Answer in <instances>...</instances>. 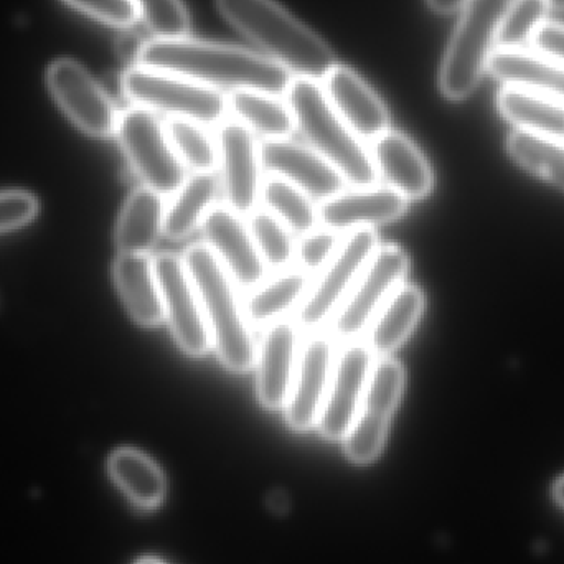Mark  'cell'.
<instances>
[{"instance_id":"1","label":"cell","mask_w":564,"mask_h":564,"mask_svg":"<svg viewBox=\"0 0 564 564\" xmlns=\"http://www.w3.org/2000/svg\"><path fill=\"white\" fill-rule=\"evenodd\" d=\"M135 65L175 73L210 88L288 95L294 76L274 59L241 46L181 36L145 40Z\"/></svg>"},{"instance_id":"2","label":"cell","mask_w":564,"mask_h":564,"mask_svg":"<svg viewBox=\"0 0 564 564\" xmlns=\"http://www.w3.org/2000/svg\"><path fill=\"white\" fill-rule=\"evenodd\" d=\"M217 7L228 23L294 78L322 82L337 65L325 40L276 0H217Z\"/></svg>"},{"instance_id":"3","label":"cell","mask_w":564,"mask_h":564,"mask_svg":"<svg viewBox=\"0 0 564 564\" xmlns=\"http://www.w3.org/2000/svg\"><path fill=\"white\" fill-rule=\"evenodd\" d=\"M182 258L204 308L212 348L228 370L250 371L257 365L258 347L237 284L205 243L188 248Z\"/></svg>"},{"instance_id":"4","label":"cell","mask_w":564,"mask_h":564,"mask_svg":"<svg viewBox=\"0 0 564 564\" xmlns=\"http://www.w3.org/2000/svg\"><path fill=\"white\" fill-rule=\"evenodd\" d=\"M285 96L294 115L295 129L308 148L330 162L351 187L377 184L370 151L332 108L321 82L294 78Z\"/></svg>"},{"instance_id":"5","label":"cell","mask_w":564,"mask_h":564,"mask_svg":"<svg viewBox=\"0 0 564 564\" xmlns=\"http://www.w3.org/2000/svg\"><path fill=\"white\" fill-rule=\"evenodd\" d=\"M512 0H466L440 68V88L451 101L473 95L487 72L500 23Z\"/></svg>"},{"instance_id":"6","label":"cell","mask_w":564,"mask_h":564,"mask_svg":"<svg viewBox=\"0 0 564 564\" xmlns=\"http://www.w3.org/2000/svg\"><path fill=\"white\" fill-rule=\"evenodd\" d=\"M121 88L132 106L169 119L220 126L227 119V95L175 73L134 65L124 72Z\"/></svg>"},{"instance_id":"7","label":"cell","mask_w":564,"mask_h":564,"mask_svg":"<svg viewBox=\"0 0 564 564\" xmlns=\"http://www.w3.org/2000/svg\"><path fill=\"white\" fill-rule=\"evenodd\" d=\"M122 151L144 187L172 197L187 178V169L172 148L165 122L148 109H126L119 116L118 131Z\"/></svg>"},{"instance_id":"8","label":"cell","mask_w":564,"mask_h":564,"mask_svg":"<svg viewBox=\"0 0 564 564\" xmlns=\"http://www.w3.org/2000/svg\"><path fill=\"white\" fill-rule=\"evenodd\" d=\"M408 270L410 258L400 247L384 245L378 248L350 294L332 317V338L348 344L367 332L391 294L404 284Z\"/></svg>"},{"instance_id":"9","label":"cell","mask_w":564,"mask_h":564,"mask_svg":"<svg viewBox=\"0 0 564 564\" xmlns=\"http://www.w3.org/2000/svg\"><path fill=\"white\" fill-rule=\"evenodd\" d=\"M378 248L380 243L375 230L350 231L341 240L337 253L297 307L295 325L299 330L315 332L332 321Z\"/></svg>"},{"instance_id":"10","label":"cell","mask_w":564,"mask_h":564,"mask_svg":"<svg viewBox=\"0 0 564 564\" xmlns=\"http://www.w3.org/2000/svg\"><path fill=\"white\" fill-rule=\"evenodd\" d=\"M403 390V367L393 358H377L357 417L341 441L355 464H370L380 456Z\"/></svg>"},{"instance_id":"11","label":"cell","mask_w":564,"mask_h":564,"mask_svg":"<svg viewBox=\"0 0 564 564\" xmlns=\"http://www.w3.org/2000/svg\"><path fill=\"white\" fill-rule=\"evenodd\" d=\"M154 267L165 321L175 341L192 357L207 355L212 350L210 332L184 258L162 253L154 258Z\"/></svg>"},{"instance_id":"12","label":"cell","mask_w":564,"mask_h":564,"mask_svg":"<svg viewBox=\"0 0 564 564\" xmlns=\"http://www.w3.org/2000/svg\"><path fill=\"white\" fill-rule=\"evenodd\" d=\"M218 167L227 207L250 217L260 204L263 167L257 135L235 119L218 126Z\"/></svg>"},{"instance_id":"13","label":"cell","mask_w":564,"mask_h":564,"mask_svg":"<svg viewBox=\"0 0 564 564\" xmlns=\"http://www.w3.org/2000/svg\"><path fill=\"white\" fill-rule=\"evenodd\" d=\"M48 86L59 108L83 132L95 138L116 134L121 112L82 65L72 59L53 63Z\"/></svg>"},{"instance_id":"14","label":"cell","mask_w":564,"mask_h":564,"mask_svg":"<svg viewBox=\"0 0 564 564\" xmlns=\"http://www.w3.org/2000/svg\"><path fill=\"white\" fill-rule=\"evenodd\" d=\"M375 360L377 357L370 347L357 340L345 344L335 357L330 383L315 426L327 440L344 441L350 431Z\"/></svg>"},{"instance_id":"15","label":"cell","mask_w":564,"mask_h":564,"mask_svg":"<svg viewBox=\"0 0 564 564\" xmlns=\"http://www.w3.org/2000/svg\"><path fill=\"white\" fill-rule=\"evenodd\" d=\"M200 230L205 245L220 261L237 288L251 291L264 281L268 268L241 215L227 205L217 204L202 221Z\"/></svg>"},{"instance_id":"16","label":"cell","mask_w":564,"mask_h":564,"mask_svg":"<svg viewBox=\"0 0 564 564\" xmlns=\"http://www.w3.org/2000/svg\"><path fill=\"white\" fill-rule=\"evenodd\" d=\"M261 167L268 175L284 178L315 202L328 200L347 187L340 172L321 154L291 139L260 142Z\"/></svg>"},{"instance_id":"17","label":"cell","mask_w":564,"mask_h":564,"mask_svg":"<svg viewBox=\"0 0 564 564\" xmlns=\"http://www.w3.org/2000/svg\"><path fill=\"white\" fill-rule=\"evenodd\" d=\"M335 361L334 338L315 334L299 351L297 368L284 406L285 421L295 431L317 426Z\"/></svg>"},{"instance_id":"18","label":"cell","mask_w":564,"mask_h":564,"mask_svg":"<svg viewBox=\"0 0 564 564\" xmlns=\"http://www.w3.org/2000/svg\"><path fill=\"white\" fill-rule=\"evenodd\" d=\"M322 82L332 108L361 141L375 142L390 131L387 106L355 69L337 63Z\"/></svg>"},{"instance_id":"19","label":"cell","mask_w":564,"mask_h":564,"mask_svg":"<svg viewBox=\"0 0 564 564\" xmlns=\"http://www.w3.org/2000/svg\"><path fill=\"white\" fill-rule=\"evenodd\" d=\"M410 202L390 187L345 188L340 194L318 205V224L328 230H373L390 224L408 210Z\"/></svg>"},{"instance_id":"20","label":"cell","mask_w":564,"mask_h":564,"mask_svg":"<svg viewBox=\"0 0 564 564\" xmlns=\"http://www.w3.org/2000/svg\"><path fill=\"white\" fill-rule=\"evenodd\" d=\"M299 360V328L282 321L267 328L258 347V397L268 410H282L288 403Z\"/></svg>"},{"instance_id":"21","label":"cell","mask_w":564,"mask_h":564,"mask_svg":"<svg viewBox=\"0 0 564 564\" xmlns=\"http://www.w3.org/2000/svg\"><path fill=\"white\" fill-rule=\"evenodd\" d=\"M378 177L408 202L420 200L433 188V171L417 145L397 131L373 142L370 151Z\"/></svg>"},{"instance_id":"22","label":"cell","mask_w":564,"mask_h":564,"mask_svg":"<svg viewBox=\"0 0 564 564\" xmlns=\"http://www.w3.org/2000/svg\"><path fill=\"white\" fill-rule=\"evenodd\" d=\"M487 72L506 83L532 89L564 105V65L532 48H496Z\"/></svg>"},{"instance_id":"23","label":"cell","mask_w":564,"mask_h":564,"mask_svg":"<svg viewBox=\"0 0 564 564\" xmlns=\"http://www.w3.org/2000/svg\"><path fill=\"white\" fill-rule=\"evenodd\" d=\"M115 281L129 314L144 327L164 321L161 288L154 260L149 254H119L115 261Z\"/></svg>"},{"instance_id":"24","label":"cell","mask_w":564,"mask_h":564,"mask_svg":"<svg viewBox=\"0 0 564 564\" xmlns=\"http://www.w3.org/2000/svg\"><path fill=\"white\" fill-rule=\"evenodd\" d=\"M165 210L167 202L164 195L148 187L132 192L116 227L119 254L151 253L164 234Z\"/></svg>"},{"instance_id":"25","label":"cell","mask_w":564,"mask_h":564,"mask_svg":"<svg viewBox=\"0 0 564 564\" xmlns=\"http://www.w3.org/2000/svg\"><path fill=\"white\" fill-rule=\"evenodd\" d=\"M424 308V294L413 284H403L388 299L367 328L365 344L375 357L393 354L416 327Z\"/></svg>"},{"instance_id":"26","label":"cell","mask_w":564,"mask_h":564,"mask_svg":"<svg viewBox=\"0 0 564 564\" xmlns=\"http://www.w3.org/2000/svg\"><path fill=\"white\" fill-rule=\"evenodd\" d=\"M497 106L517 131L564 141L563 102L532 89L506 85L497 96Z\"/></svg>"},{"instance_id":"27","label":"cell","mask_w":564,"mask_h":564,"mask_svg":"<svg viewBox=\"0 0 564 564\" xmlns=\"http://www.w3.org/2000/svg\"><path fill=\"white\" fill-rule=\"evenodd\" d=\"M228 112L254 135L264 141L291 139L295 119L288 99L263 91H231L227 95Z\"/></svg>"},{"instance_id":"28","label":"cell","mask_w":564,"mask_h":564,"mask_svg":"<svg viewBox=\"0 0 564 564\" xmlns=\"http://www.w3.org/2000/svg\"><path fill=\"white\" fill-rule=\"evenodd\" d=\"M220 182L215 174H192L182 187L172 195L165 210L164 235L169 240H185L191 237L208 212L217 205Z\"/></svg>"},{"instance_id":"29","label":"cell","mask_w":564,"mask_h":564,"mask_svg":"<svg viewBox=\"0 0 564 564\" xmlns=\"http://www.w3.org/2000/svg\"><path fill=\"white\" fill-rule=\"evenodd\" d=\"M311 288L304 271H284L280 276L263 281L251 289L245 301V314L251 327L268 328L299 307Z\"/></svg>"},{"instance_id":"30","label":"cell","mask_w":564,"mask_h":564,"mask_svg":"<svg viewBox=\"0 0 564 564\" xmlns=\"http://www.w3.org/2000/svg\"><path fill=\"white\" fill-rule=\"evenodd\" d=\"M109 474L122 492L141 509H154L165 496V479L154 460L135 449L116 451Z\"/></svg>"},{"instance_id":"31","label":"cell","mask_w":564,"mask_h":564,"mask_svg":"<svg viewBox=\"0 0 564 564\" xmlns=\"http://www.w3.org/2000/svg\"><path fill=\"white\" fill-rule=\"evenodd\" d=\"M260 202L292 235H305L318 225V207L314 198L284 178L268 175L261 185Z\"/></svg>"},{"instance_id":"32","label":"cell","mask_w":564,"mask_h":564,"mask_svg":"<svg viewBox=\"0 0 564 564\" xmlns=\"http://www.w3.org/2000/svg\"><path fill=\"white\" fill-rule=\"evenodd\" d=\"M507 149L523 169L564 191V141L516 131Z\"/></svg>"},{"instance_id":"33","label":"cell","mask_w":564,"mask_h":564,"mask_svg":"<svg viewBox=\"0 0 564 564\" xmlns=\"http://www.w3.org/2000/svg\"><path fill=\"white\" fill-rule=\"evenodd\" d=\"M165 129L172 148L187 171L214 174L218 167V145L205 126L185 119H169Z\"/></svg>"},{"instance_id":"34","label":"cell","mask_w":564,"mask_h":564,"mask_svg":"<svg viewBox=\"0 0 564 564\" xmlns=\"http://www.w3.org/2000/svg\"><path fill=\"white\" fill-rule=\"evenodd\" d=\"M248 228L268 270L284 271L292 263L295 257L292 234L273 214L264 208H257L250 215Z\"/></svg>"},{"instance_id":"35","label":"cell","mask_w":564,"mask_h":564,"mask_svg":"<svg viewBox=\"0 0 564 564\" xmlns=\"http://www.w3.org/2000/svg\"><path fill=\"white\" fill-rule=\"evenodd\" d=\"M549 12V0H512L500 23L496 48H525Z\"/></svg>"},{"instance_id":"36","label":"cell","mask_w":564,"mask_h":564,"mask_svg":"<svg viewBox=\"0 0 564 564\" xmlns=\"http://www.w3.org/2000/svg\"><path fill=\"white\" fill-rule=\"evenodd\" d=\"M134 3L154 39L188 36L191 17L182 0H134Z\"/></svg>"},{"instance_id":"37","label":"cell","mask_w":564,"mask_h":564,"mask_svg":"<svg viewBox=\"0 0 564 564\" xmlns=\"http://www.w3.org/2000/svg\"><path fill=\"white\" fill-rule=\"evenodd\" d=\"M341 240L337 231L328 228H315L302 235L295 245V260L304 273H318L327 267L328 261L337 253Z\"/></svg>"},{"instance_id":"38","label":"cell","mask_w":564,"mask_h":564,"mask_svg":"<svg viewBox=\"0 0 564 564\" xmlns=\"http://www.w3.org/2000/svg\"><path fill=\"white\" fill-rule=\"evenodd\" d=\"M66 2L82 10L86 15L116 29H131L141 19L134 0H66Z\"/></svg>"},{"instance_id":"39","label":"cell","mask_w":564,"mask_h":564,"mask_svg":"<svg viewBox=\"0 0 564 564\" xmlns=\"http://www.w3.org/2000/svg\"><path fill=\"white\" fill-rule=\"evenodd\" d=\"M39 212V202L26 192H0V234L29 225Z\"/></svg>"},{"instance_id":"40","label":"cell","mask_w":564,"mask_h":564,"mask_svg":"<svg viewBox=\"0 0 564 564\" xmlns=\"http://www.w3.org/2000/svg\"><path fill=\"white\" fill-rule=\"evenodd\" d=\"M533 52L564 65V23L546 20L530 42Z\"/></svg>"},{"instance_id":"41","label":"cell","mask_w":564,"mask_h":564,"mask_svg":"<svg viewBox=\"0 0 564 564\" xmlns=\"http://www.w3.org/2000/svg\"><path fill=\"white\" fill-rule=\"evenodd\" d=\"M426 2L436 13H453L457 12L466 0H426Z\"/></svg>"},{"instance_id":"42","label":"cell","mask_w":564,"mask_h":564,"mask_svg":"<svg viewBox=\"0 0 564 564\" xmlns=\"http://www.w3.org/2000/svg\"><path fill=\"white\" fill-rule=\"evenodd\" d=\"M553 494H555L556 502L564 509V477L555 484V489H553Z\"/></svg>"},{"instance_id":"43","label":"cell","mask_w":564,"mask_h":564,"mask_svg":"<svg viewBox=\"0 0 564 564\" xmlns=\"http://www.w3.org/2000/svg\"><path fill=\"white\" fill-rule=\"evenodd\" d=\"M550 10L553 12L563 13L564 12V0H549Z\"/></svg>"},{"instance_id":"44","label":"cell","mask_w":564,"mask_h":564,"mask_svg":"<svg viewBox=\"0 0 564 564\" xmlns=\"http://www.w3.org/2000/svg\"><path fill=\"white\" fill-rule=\"evenodd\" d=\"M138 564H165V563L159 562V560H155V558H144V560H141V562H138Z\"/></svg>"}]
</instances>
